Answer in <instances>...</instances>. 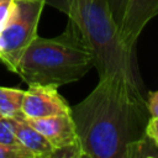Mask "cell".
Wrapping results in <instances>:
<instances>
[{"instance_id": "cell-8", "label": "cell", "mask_w": 158, "mask_h": 158, "mask_svg": "<svg viewBox=\"0 0 158 158\" xmlns=\"http://www.w3.org/2000/svg\"><path fill=\"white\" fill-rule=\"evenodd\" d=\"M14 128L20 143L33 153L36 158H53V146L26 118H14Z\"/></svg>"}, {"instance_id": "cell-9", "label": "cell", "mask_w": 158, "mask_h": 158, "mask_svg": "<svg viewBox=\"0 0 158 158\" xmlns=\"http://www.w3.org/2000/svg\"><path fill=\"white\" fill-rule=\"evenodd\" d=\"M23 91L14 88L0 86V115L11 118H25L21 111Z\"/></svg>"}, {"instance_id": "cell-4", "label": "cell", "mask_w": 158, "mask_h": 158, "mask_svg": "<svg viewBox=\"0 0 158 158\" xmlns=\"http://www.w3.org/2000/svg\"><path fill=\"white\" fill-rule=\"evenodd\" d=\"M46 1L14 0L11 16L0 31V60L10 72L16 73L20 57L37 36V27Z\"/></svg>"}, {"instance_id": "cell-7", "label": "cell", "mask_w": 158, "mask_h": 158, "mask_svg": "<svg viewBox=\"0 0 158 158\" xmlns=\"http://www.w3.org/2000/svg\"><path fill=\"white\" fill-rule=\"evenodd\" d=\"M158 15V0H128L123 17L118 25L122 41L135 48L137 38L146 25Z\"/></svg>"}, {"instance_id": "cell-5", "label": "cell", "mask_w": 158, "mask_h": 158, "mask_svg": "<svg viewBox=\"0 0 158 158\" xmlns=\"http://www.w3.org/2000/svg\"><path fill=\"white\" fill-rule=\"evenodd\" d=\"M53 146V158H83L84 153L70 114L37 120H27Z\"/></svg>"}, {"instance_id": "cell-1", "label": "cell", "mask_w": 158, "mask_h": 158, "mask_svg": "<svg viewBox=\"0 0 158 158\" xmlns=\"http://www.w3.org/2000/svg\"><path fill=\"white\" fill-rule=\"evenodd\" d=\"M70 115L88 158H127L151 118L143 91L122 74L99 78L93 91L70 107Z\"/></svg>"}, {"instance_id": "cell-15", "label": "cell", "mask_w": 158, "mask_h": 158, "mask_svg": "<svg viewBox=\"0 0 158 158\" xmlns=\"http://www.w3.org/2000/svg\"><path fill=\"white\" fill-rule=\"evenodd\" d=\"M147 107L151 117H158V90L154 93H149L147 100Z\"/></svg>"}, {"instance_id": "cell-13", "label": "cell", "mask_w": 158, "mask_h": 158, "mask_svg": "<svg viewBox=\"0 0 158 158\" xmlns=\"http://www.w3.org/2000/svg\"><path fill=\"white\" fill-rule=\"evenodd\" d=\"M12 6H14V0H4L2 2H0V31L7 23L11 16Z\"/></svg>"}, {"instance_id": "cell-14", "label": "cell", "mask_w": 158, "mask_h": 158, "mask_svg": "<svg viewBox=\"0 0 158 158\" xmlns=\"http://www.w3.org/2000/svg\"><path fill=\"white\" fill-rule=\"evenodd\" d=\"M146 133L158 146V117H151L146 126Z\"/></svg>"}, {"instance_id": "cell-6", "label": "cell", "mask_w": 158, "mask_h": 158, "mask_svg": "<svg viewBox=\"0 0 158 158\" xmlns=\"http://www.w3.org/2000/svg\"><path fill=\"white\" fill-rule=\"evenodd\" d=\"M52 85H28L23 91L21 111L26 120H37L70 114V106Z\"/></svg>"}, {"instance_id": "cell-17", "label": "cell", "mask_w": 158, "mask_h": 158, "mask_svg": "<svg viewBox=\"0 0 158 158\" xmlns=\"http://www.w3.org/2000/svg\"><path fill=\"white\" fill-rule=\"evenodd\" d=\"M2 1H4V0H0V2H2Z\"/></svg>"}, {"instance_id": "cell-12", "label": "cell", "mask_w": 158, "mask_h": 158, "mask_svg": "<svg viewBox=\"0 0 158 158\" xmlns=\"http://www.w3.org/2000/svg\"><path fill=\"white\" fill-rule=\"evenodd\" d=\"M106 1H107L110 11L112 14L114 20L118 26L121 20H122V17H123L125 9H126V5H127L128 0H106Z\"/></svg>"}, {"instance_id": "cell-16", "label": "cell", "mask_w": 158, "mask_h": 158, "mask_svg": "<svg viewBox=\"0 0 158 158\" xmlns=\"http://www.w3.org/2000/svg\"><path fill=\"white\" fill-rule=\"evenodd\" d=\"M0 49H1V41H0Z\"/></svg>"}, {"instance_id": "cell-3", "label": "cell", "mask_w": 158, "mask_h": 158, "mask_svg": "<svg viewBox=\"0 0 158 158\" xmlns=\"http://www.w3.org/2000/svg\"><path fill=\"white\" fill-rule=\"evenodd\" d=\"M93 54L77 26L68 20L65 31L53 38L38 35L25 49L16 74L27 84L60 86L83 78L93 67Z\"/></svg>"}, {"instance_id": "cell-2", "label": "cell", "mask_w": 158, "mask_h": 158, "mask_svg": "<svg viewBox=\"0 0 158 158\" xmlns=\"http://www.w3.org/2000/svg\"><path fill=\"white\" fill-rule=\"evenodd\" d=\"M69 20L79 30L93 54L99 78L122 74L143 91L135 48L125 44L106 0H67Z\"/></svg>"}, {"instance_id": "cell-10", "label": "cell", "mask_w": 158, "mask_h": 158, "mask_svg": "<svg viewBox=\"0 0 158 158\" xmlns=\"http://www.w3.org/2000/svg\"><path fill=\"white\" fill-rule=\"evenodd\" d=\"M0 143L11 144V146H22L17 139L14 128V118L1 117L0 118Z\"/></svg>"}, {"instance_id": "cell-11", "label": "cell", "mask_w": 158, "mask_h": 158, "mask_svg": "<svg viewBox=\"0 0 158 158\" xmlns=\"http://www.w3.org/2000/svg\"><path fill=\"white\" fill-rule=\"evenodd\" d=\"M0 158H36L23 146H11L0 143Z\"/></svg>"}, {"instance_id": "cell-18", "label": "cell", "mask_w": 158, "mask_h": 158, "mask_svg": "<svg viewBox=\"0 0 158 158\" xmlns=\"http://www.w3.org/2000/svg\"><path fill=\"white\" fill-rule=\"evenodd\" d=\"M1 117H2V116H1V115H0V118H1Z\"/></svg>"}]
</instances>
